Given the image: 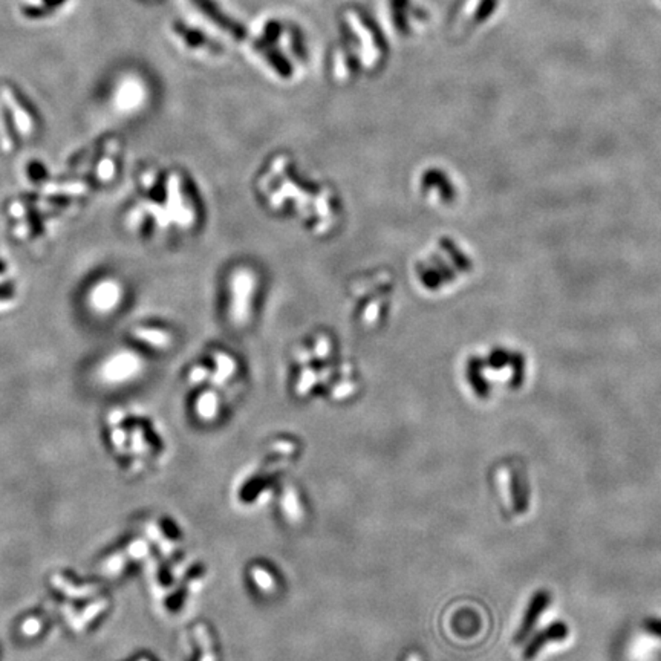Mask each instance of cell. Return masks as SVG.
<instances>
[{
  "mask_svg": "<svg viewBox=\"0 0 661 661\" xmlns=\"http://www.w3.org/2000/svg\"><path fill=\"white\" fill-rule=\"evenodd\" d=\"M548 603H550V595L547 591H539L533 595V599L532 601H529V605L525 611L524 620H522L518 634H516V643H520L525 640L529 632H532L537 619L542 615L545 608L548 606Z\"/></svg>",
  "mask_w": 661,
  "mask_h": 661,
  "instance_id": "cell-5",
  "label": "cell"
},
{
  "mask_svg": "<svg viewBox=\"0 0 661 661\" xmlns=\"http://www.w3.org/2000/svg\"><path fill=\"white\" fill-rule=\"evenodd\" d=\"M326 62H328V74L336 83H351L365 74L355 51L340 35L331 45Z\"/></svg>",
  "mask_w": 661,
  "mask_h": 661,
  "instance_id": "cell-3",
  "label": "cell"
},
{
  "mask_svg": "<svg viewBox=\"0 0 661 661\" xmlns=\"http://www.w3.org/2000/svg\"><path fill=\"white\" fill-rule=\"evenodd\" d=\"M383 16L397 40H413L427 31L431 11L421 0H384Z\"/></svg>",
  "mask_w": 661,
  "mask_h": 661,
  "instance_id": "cell-2",
  "label": "cell"
},
{
  "mask_svg": "<svg viewBox=\"0 0 661 661\" xmlns=\"http://www.w3.org/2000/svg\"><path fill=\"white\" fill-rule=\"evenodd\" d=\"M511 493H513V500H514L516 508H518L519 513H522L528 504L525 502V496H524L525 491L524 489H522V484L516 475H513L511 478Z\"/></svg>",
  "mask_w": 661,
  "mask_h": 661,
  "instance_id": "cell-6",
  "label": "cell"
},
{
  "mask_svg": "<svg viewBox=\"0 0 661 661\" xmlns=\"http://www.w3.org/2000/svg\"><path fill=\"white\" fill-rule=\"evenodd\" d=\"M644 628L648 632H651L652 635H655L661 638V620L658 619H649L644 622Z\"/></svg>",
  "mask_w": 661,
  "mask_h": 661,
  "instance_id": "cell-7",
  "label": "cell"
},
{
  "mask_svg": "<svg viewBox=\"0 0 661 661\" xmlns=\"http://www.w3.org/2000/svg\"><path fill=\"white\" fill-rule=\"evenodd\" d=\"M338 35L350 45L365 74H377L389 60V43L381 26L359 5H345L337 16Z\"/></svg>",
  "mask_w": 661,
  "mask_h": 661,
  "instance_id": "cell-1",
  "label": "cell"
},
{
  "mask_svg": "<svg viewBox=\"0 0 661 661\" xmlns=\"http://www.w3.org/2000/svg\"><path fill=\"white\" fill-rule=\"evenodd\" d=\"M568 632H570L568 626L562 622H556L553 624H550V626L542 629L541 632H537L532 640L527 643L524 649V658L525 660L534 658L537 653L542 651L545 644L554 643V642H563L565 638L568 637Z\"/></svg>",
  "mask_w": 661,
  "mask_h": 661,
  "instance_id": "cell-4",
  "label": "cell"
}]
</instances>
